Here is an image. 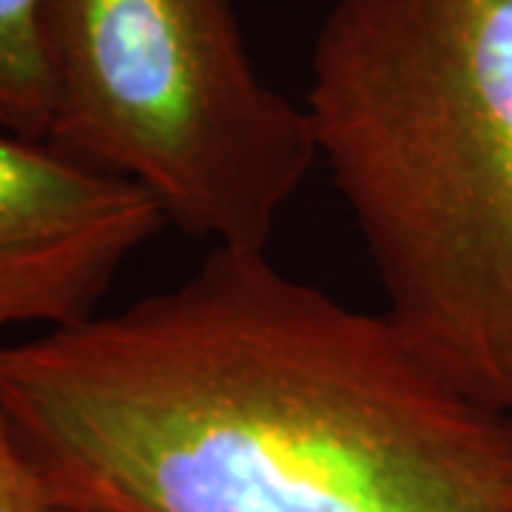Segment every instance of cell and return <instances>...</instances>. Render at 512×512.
<instances>
[{"label":"cell","instance_id":"cell-1","mask_svg":"<svg viewBox=\"0 0 512 512\" xmlns=\"http://www.w3.org/2000/svg\"><path fill=\"white\" fill-rule=\"evenodd\" d=\"M0 407L66 512H512V413L268 251L0 342Z\"/></svg>","mask_w":512,"mask_h":512},{"label":"cell","instance_id":"cell-2","mask_svg":"<svg viewBox=\"0 0 512 512\" xmlns=\"http://www.w3.org/2000/svg\"><path fill=\"white\" fill-rule=\"evenodd\" d=\"M305 109L384 316L512 413V0H336Z\"/></svg>","mask_w":512,"mask_h":512},{"label":"cell","instance_id":"cell-3","mask_svg":"<svg viewBox=\"0 0 512 512\" xmlns=\"http://www.w3.org/2000/svg\"><path fill=\"white\" fill-rule=\"evenodd\" d=\"M46 143L146 188L211 248L268 251L319 160L305 106L262 80L234 0H49Z\"/></svg>","mask_w":512,"mask_h":512},{"label":"cell","instance_id":"cell-4","mask_svg":"<svg viewBox=\"0 0 512 512\" xmlns=\"http://www.w3.org/2000/svg\"><path fill=\"white\" fill-rule=\"evenodd\" d=\"M165 225L146 188L0 131V336L92 319Z\"/></svg>","mask_w":512,"mask_h":512},{"label":"cell","instance_id":"cell-5","mask_svg":"<svg viewBox=\"0 0 512 512\" xmlns=\"http://www.w3.org/2000/svg\"><path fill=\"white\" fill-rule=\"evenodd\" d=\"M49 0H0V131L46 140L55 83L46 37Z\"/></svg>","mask_w":512,"mask_h":512},{"label":"cell","instance_id":"cell-6","mask_svg":"<svg viewBox=\"0 0 512 512\" xmlns=\"http://www.w3.org/2000/svg\"><path fill=\"white\" fill-rule=\"evenodd\" d=\"M0 512H66L0 407Z\"/></svg>","mask_w":512,"mask_h":512}]
</instances>
